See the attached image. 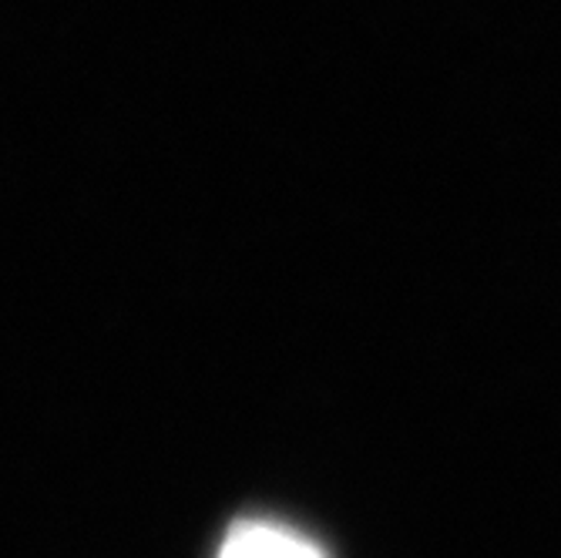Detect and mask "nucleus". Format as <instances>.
Wrapping results in <instances>:
<instances>
[{"label":"nucleus","mask_w":561,"mask_h":558,"mask_svg":"<svg viewBox=\"0 0 561 558\" xmlns=\"http://www.w3.org/2000/svg\"><path fill=\"white\" fill-rule=\"evenodd\" d=\"M216 558H327L317 542L279 525L249 519L229 528Z\"/></svg>","instance_id":"f257e3e1"}]
</instances>
